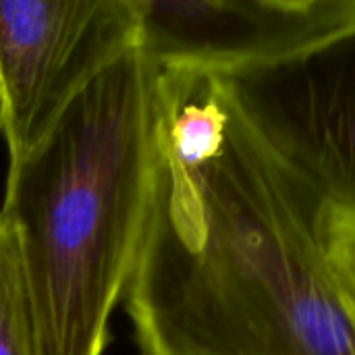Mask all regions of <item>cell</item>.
Instances as JSON below:
<instances>
[{
	"mask_svg": "<svg viewBox=\"0 0 355 355\" xmlns=\"http://www.w3.org/2000/svg\"><path fill=\"white\" fill-rule=\"evenodd\" d=\"M229 77L275 154L327 208L355 214V29L291 62Z\"/></svg>",
	"mask_w": 355,
	"mask_h": 355,
	"instance_id": "5b68a950",
	"label": "cell"
},
{
	"mask_svg": "<svg viewBox=\"0 0 355 355\" xmlns=\"http://www.w3.org/2000/svg\"><path fill=\"white\" fill-rule=\"evenodd\" d=\"M156 69L125 54L52 133L8 164L0 214L17 233L37 355H104L150 204Z\"/></svg>",
	"mask_w": 355,
	"mask_h": 355,
	"instance_id": "7a4b0ae2",
	"label": "cell"
},
{
	"mask_svg": "<svg viewBox=\"0 0 355 355\" xmlns=\"http://www.w3.org/2000/svg\"><path fill=\"white\" fill-rule=\"evenodd\" d=\"M133 0H0V137L29 156L75 98L137 50Z\"/></svg>",
	"mask_w": 355,
	"mask_h": 355,
	"instance_id": "3957f363",
	"label": "cell"
},
{
	"mask_svg": "<svg viewBox=\"0 0 355 355\" xmlns=\"http://www.w3.org/2000/svg\"><path fill=\"white\" fill-rule=\"evenodd\" d=\"M324 252L343 295L355 312V214L327 208Z\"/></svg>",
	"mask_w": 355,
	"mask_h": 355,
	"instance_id": "52a82bcc",
	"label": "cell"
},
{
	"mask_svg": "<svg viewBox=\"0 0 355 355\" xmlns=\"http://www.w3.org/2000/svg\"><path fill=\"white\" fill-rule=\"evenodd\" d=\"M0 355H37L33 308L19 239L0 214Z\"/></svg>",
	"mask_w": 355,
	"mask_h": 355,
	"instance_id": "8992f818",
	"label": "cell"
},
{
	"mask_svg": "<svg viewBox=\"0 0 355 355\" xmlns=\"http://www.w3.org/2000/svg\"><path fill=\"white\" fill-rule=\"evenodd\" d=\"M137 52L156 69L248 75L355 29V0H133Z\"/></svg>",
	"mask_w": 355,
	"mask_h": 355,
	"instance_id": "277c9868",
	"label": "cell"
},
{
	"mask_svg": "<svg viewBox=\"0 0 355 355\" xmlns=\"http://www.w3.org/2000/svg\"><path fill=\"white\" fill-rule=\"evenodd\" d=\"M324 216L229 75L156 71L154 177L123 295L137 355H355Z\"/></svg>",
	"mask_w": 355,
	"mask_h": 355,
	"instance_id": "6da1fadb",
	"label": "cell"
}]
</instances>
